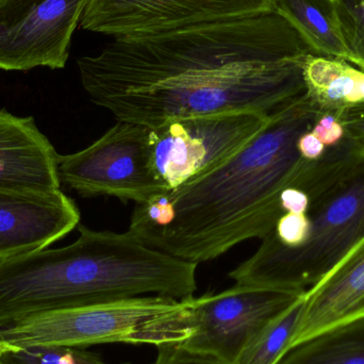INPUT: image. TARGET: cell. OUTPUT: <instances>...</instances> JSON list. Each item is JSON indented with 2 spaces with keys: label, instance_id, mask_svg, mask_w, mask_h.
Wrapping results in <instances>:
<instances>
[{
  "label": "cell",
  "instance_id": "6da1fadb",
  "mask_svg": "<svg viewBox=\"0 0 364 364\" xmlns=\"http://www.w3.org/2000/svg\"><path fill=\"white\" fill-rule=\"evenodd\" d=\"M316 55L276 11L117 38L77 61L83 89L117 121L157 127L226 112L273 114L306 93L304 64Z\"/></svg>",
  "mask_w": 364,
  "mask_h": 364
},
{
  "label": "cell",
  "instance_id": "7a4b0ae2",
  "mask_svg": "<svg viewBox=\"0 0 364 364\" xmlns=\"http://www.w3.org/2000/svg\"><path fill=\"white\" fill-rule=\"evenodd\" d=\"M322 114L306 93L284 105L218 168L136 203L128 231L154 250L196 264L262 239L282 215V192L314 162L301 157L297 141Z\"/></svg>",
  "mask_w": 364,
  "mask_h": 364
},
{
  "label": "cell",
  "instance_id": "3957f363",
  "mask_svg": "<svg viewBox=\"0 0 364 364\" xmlns=\"http://www.w3.org/2000/svg\"><path fill=\"white\" fill-rule=\"evenodd\" d=\"M74 243L0 261V328L44 312L134 297L184 299L197 289L196 263L132 235L78 225Z\"/></svg>",
  "mask_w": 364,
  "mask_h": 364
},
{
  "label": "cell",
  "instance_id": "277c9868",
  "mask_svg": "<svg viewBox=\"0 0 364 364\" xmlns=\"http://www.w3.org/2000/svg\"><path fill=\"white\" fill-rule=\"evenodd\" d=\"M309 197V232L299 247L261 250L229 277L240 286L306 291L324 279L364 237V159L344 136L295 182Z\"/></svg>",
  "mask_w": 364,
  "mask_h": 364
},
{
  "label": "cell",
  "instance_id": "5b68a950",
  "mask_svg": "<svg viewBox=\"0 0 364 364\" xmlns=\"http://www.w3.org/2000/svg\"><path fill=\"white\" fill-rule=\"evenodd\" d=\"M194 331L188 299L134 297L44 312L0 328V341L17 346L85 348L97 344L182 343Z\"/></svg>",
  "mask_w": 364,
  "mask_h": 364
},
{
  "label": "cell",
  "instance_id": "8992f818",
  "mask_svg": "<svg viewBox=\"0 0 364 364\" xmlns=\"http://www.w3.org/2000/svg\"><path fill=\"white\" fill-rule=\"evenodd\" d=\"M269 117L256 112L196 115L149 128L151 164L168 191L214 170L243 149Z\"/></svg>",
  "mask_w": 364,
  "mask_h": 364
},
{
  "label": "cell",
  "instance_id": "52a82bcc",
  "mask_svg": "<svg viewBox=\"0 0 364 364\" xmlns=\"http://www.w3.org/2000/svg\"><path fill=\"white\" fill-rule=\"evenodd\" d=\"M60 181L82 197L146 203L166 192L151 164L149 127L117 121L87 149L58 156Z\"/></svg>",
  "mask_w": 364,
  "mask_h": 364
},
{
  "label": "cell",
  "instance_id": "ba28073f",
  "mask_svg": "<svg viewBox=\"0 0 364 364\" xmlns=\"http://www.w3.org/2000/svg\"><path fill=\"white\" fill-rule=\"evenodd\" d=\"M306 292L235 284L216 294L190 296L194 331L181 344L193 352L233 364L261 329Z\"/></svg>",
  "mask_w": 364,
  "mask_h": 364
},
{
  "label": "cell",
  "instance_id": "9c48e42d",
  "mask_svg": "<svg viewBox=\"0 0 364 364\" xmlns=\"http://www.w3.org/2000/svg\"><path fill=\"white\" fill-rule=\"evenodd\" d=\"M89 0H0V70L64 68Z\"/></svg>",
  "mask_w": 364,
  "mask_h": 364
},
{
  "label": "cell",
  "instance_id": "30bf717a",
  "mask_svg": "<svg viewBox=\"0 0 364 364\" xmlns=\"http://www.w3.org/2000/svg\"><path fill=\"white\" fill-rule=\"evenodd\" d=\"M274 8L275 0H89L80 25L113 38H142Z\"/></svg>",
  "mask_w": 364,
  "mask_h": 364
},
{
  "label": "cell",
  "instance_id": "8fae6325",
  "mask_svg": "<svg viewBox=\"0 0 364 364\" xmlns=\"http://www.w3.org/2000/svg\"><path fill=\"white\" fill-rule=\"evenodd\" d=\"M79 222L78 208L60 190L0 188V261L45 250Z\"/></svg>",
  "mask_w": 364,
  "mask_h": 364
},
{
  "label": "cell",
  "instance_id": "7c38bea8",
  "mask_svg": "<svg viewBox=\"0 0 364 364\" xmlns=\"http://www.w3.org/2000/svg\"><path fill=\"white\" fill-rule=\"evenodd\" d=\"M58 156L33 117H15L0 110V188L60 190Z\"/></svg>",
  "mask_w": 364,
  "mask_h": 364
},
{
  "label": "cell",
  "instance_id": "4fadbf2b",
  "mask_svg": "<svg viewBox=\"0 0 364 364\" xmlns=\"http://www.w3.org/2000/svg\"><path fill=\"white\" fill-rule=\"evenodd\" d=\"M364 316V237L306 292L292 346L340 323Z\"/></svg>",
  "mask_w": 364,
  "mask_h": 364
},
{
  "label": "cell",
  "instance_id": "5bb4252c",
  "mask_svg": "<svg viewBox=\"0 0 364 364\" xmlns=\"http://www.w3.org/2000/svg\"><path fill=\"white\" fill-rule=\"evenodd\" d=\"M303 75L306 94L323 114L364 104V70L346 60L309 55Z\"/></svg>",
  "mask_w": 364,
  "mask_h": 364
},
{
  "label": "cell",
  "instance_id": "9a60e30c",
  "mask_svg": "<svg viewBox=\"0 0 364 364\" xmlns=\"http://www.w3.org/2000/svg\"><path fill=\"white\" fill-rule=\"evenodd\" d=\"M277 364H364V316L299 342Z\"/></svg>",
  "mask_w": 364,
  "mask_h": 364
},
{
  "label": "cell",
  "instance_id": "2e32d148",
  "mask_svg": "<svg viewBox=\"0 0 364 364\" xmlns=\"http://www.w3.org/2000/svg\"><path fill=\"white\" fill-rule=\"evenodd\" d=\"M274 11L294 26L316 55L348 62L333 0H275Z\"/></svg>",
  "mask_w": 364,
  "mask_h": 364
},
{
  "label": "cell",
  "instance_id": "e0dca14e",
  "mask_svg": "<svg viewBox=\"0 0 364 364\" xmlns=\"http://www.w3.org/2000/svg\"><path fill=\"white\" fill-rule=\"evenodd\" d=\"M306 294V293H305ZM305 295L261 329L233 364H277L290 348L301 318Z\"/></svg>",
  "mask_w": 364,
  "mask_h": 364
},
{
  "label": "cell",
  "instance_id": "ac0fdd59",
  "mask_svg": "<svg viewBox=\"0 0 364 364\" xmlns=\"http://www.w3.org/2000/svg\"><path fill=\"white\" fill-rule=\"evenodd\" d=\"M0 364H112L95 353L70 346H17L0 341Z\"/></svg>",
  "mask_w": 364,
  "mask_h": 364
},
{
  "label": "cell",
  "instance_id": "d6986e66",
  "mask_svg": "<svg viewBox=\"0 0 364 364\" xmlns=\"http://www.w3.org/2000/svg\"><path fill=\"white\" fill-rule=\"evenodd\" d=\"M348 62L364 70V0H333Z\"/></svg>",
  "mask_w": 364,
  "mask_h": 364
},
{
  "label": "cell",
  "instance_id": "ffe728a7",
  "mask_svg": "<svg viewBox=\"0 0 364 364\" xmlns=\"http://www.w3.org/2000/svg\"><path fill=\"white\" fill-rule=\"evenodd\" d=\"M157 358L151 364H226L207 355L188 350L181 343L157 346Z\"/></svg>",
  "mask_w": 364,
  "mask_h": 364
},
{
  "label": "cell",
  "instance_id": "44dd1931",
  "mask_svg": "<svg viewBox=\"0 0 364 364\" xmlns=\"http://www.w3.org/2000/svg\"><path fill=\"white\" fill-rule=\"evenodd\" d=\"M346 136L352 142L357 155L364 159V104L357 105L338 115Z\"/></svg>",
  "mask_w": 364,
  "mask_h": 364
},
{
  "label": "cell",
  "instance_id": "7402d4cb",
  "mask_svg": "<svg viewBox=\"0 0 364 364\" xmlns=\"http://www.w3.org/2000/svg\"><path fill=\"white\" fill-rule=\"evenodd\" d=\"M311 132L326 147L339 144L346 136L343 125L335 114L321 115Z\"/></svg>",
  "mask_w": 364,
  "mask_h": 364
},
{
  "label": "cell",
  "instance_id": "603a6c76",
  "mask_svg": "<svg viewBox=\"0 0 364 364\" xmlns=\"http://www.w3.org/2000/svg\"><path fill=\"white\" fill-rule=\"evenodd\" d=\"M297 149L304 159L308 161H316L324 155L327 147L316 138L311 130H309L299 136L297 141Z\"/></svg>",
  "mask_w": 364,
  "mask_h": 364
}]
</instances>
